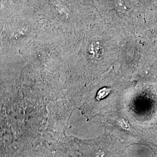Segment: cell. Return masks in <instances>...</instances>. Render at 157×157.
I'll return each instance as SVG.
<instances>
[{"label":"cell","mask_w":157,"mask_h":157,"mask_svg":"<svg viewBox=\"0 0 157 157\" xmlns=\"http://www.w3.org/2000/svg\"><path fill=\"white\" fill-rule=\"evenodd\" d=\"M110 92V89H107V88H104L102 90H100L98 94L97 98L98 100H100L101 98H103L104 97H105L106 95H108L109 94V93Z\"/></svg>","instance_id":"6da1fadb"}]
</instances>
